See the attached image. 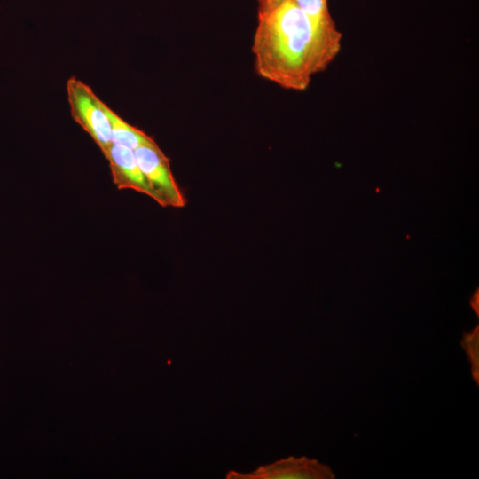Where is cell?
Wrapping results in <instances>:
<instances>
[{
    "instance_id": "3",
    "label": "cell",
    "mask_w": 479,
    "mask_h": 479,
    "mask_svg": "<svg viewBox=\"0 0 479 479\" xmlns=\"http://www.w3.org/2000/svg\"><path fill=\"white\" fill-rule=\"evenodd\" d=\"M134 153L140 169L160 198L161 206L185 207V199L173 177L169 160L159 145H142Z\"/></svg>"
},
{
    "instance_id": "7",
    "label": "cell",
    "mask_w": 479,
    "mask_h": 479,
    "mask_svg": "<svg viewBox=\"0 0 479 479\" xmlns=\"http://www.w3.org/2000/svg\"><path fill=\"white\" fill-rule=\"evenodd\" d=\"M323 35L342 41V34L333 20L327 0H293Z\"/></svg>"
},
{
    "instance_id": "4",
    "label": "cell",
    "mask_w": 479,
    "mask_h": 479,
    "mask_svg": "<svg viewBox=\"0 0 479 479\" xmlns=\"http://www.w3.org/2000/svg\"><path fill=\"white\" fill-rule=\"evenodd\" d=\"M335 475L326 464L306 457H288L263 466L250 474L230 472L233 479H333Z\"/></svg>"
},
{
    "instance_id": "1",
    "label": "cell",
    "mask_w": 479,
    "mask_h": 479,
    "mask_svg": "<svg viewBox=\"0 0 479 479\" xmlns=\"http://www.w3.org/2000/svg\"><path fill=\"white\" fill-rule=\"evenodd\" d=\"M340 49L341 41L321 35L293 0L258 14L252 45L255 70L284 89L306 90Z\"/></svg>"
},
{
    "instance_id": "8",
    "label": "cell",
    "mask_w": 479,
    "mask_h": 479,
    "mask_svg": "<svg viewBox=\"0 0 479 479\" xmlns=\"http://www.w3.org/2000/svg\"><path fill=\"white\" fill-rule=\"evenodd\" d=\"M479 341V327H475L470 332H465L461 345L466 350L468 359L471 364L472 374L474 380L478 384L479 382V352H478V342Z\"/></svg>"
},
{
    "instance_id": "2",
    "label": "cell",
    "mask_w": 479,
    "mask_h": 479,
    "mask_svg": "<svg viewBox=\"0 0 479 479\" xmlns=\"http://www.w3.org/2000/svg\"><path fill=\"white\" fill-rule=\"evenodd\" d=\"M67 94L74 121L90 136L104 155L113 141L111 125L100 99L90 86L75 77L67 82Z\"/></svg>"
},
{
    "instance_id": "5",
    "label": "cell",
    "mask_w": 479,
    "mask_h": 479,
    "mask_svg": "<svg viewBox=\"0 0 479 479\" xmlns=\"http://www.w3.org/2000/svg\"><path fill=\"white\" fill-rule=\"evenodd\" d=\"M104 156L109 162L112 179L118 189H131L145 194L161 206L160 198L137 164L134 150L113 143Z\"/></svg>"
},
{
    "instance_id": "6",
    "label": "cell",
    "mask_w": 479,
    "mask_h": 479,
    "mask_svg": "<svg viewBox=\"0 0 479 479\" xmlns=\"http://www.w3.org/2000/svg\"><path fill=\"white\" fill-rule=\"evenodd\" d=\"M102 109L109 120L114 144L137 149L142 145L153 146L156 142L141 130L129 124L109 108L102 100L99 101Z\"/></svg>"
},
{
    "instance_id": "10",
    "label": "cell",
    "mask_w": 479,
    "mask_h": 479,
    "mask_svg": "<svg viewBox=\"0 0 479 479\" xmlns=\"http://www.w3.org/2000/svg\"><path fill=\"white\" fill-rule=\"evenodd\" d=\"M470 303H471V306L473 308V310L476 312V314L478 315V290H476L474 294L472 295L471 299H470Z\"/></svg>"
},
{
    "instance_id": "9",
    "label": "cell",
    "mask_w": 479,
    "mask_h": 479,
    "mask_svg": "<svg viewBox=\"0 0 479 479\" xmlns=\"http://www.w3.org/2000/svg\"><path fill=\"white\" fill-rule=\"evenodd\" d=\"M258 1V14L267 12L285 0H257Z\"/></svg>"
}]
</instances>
